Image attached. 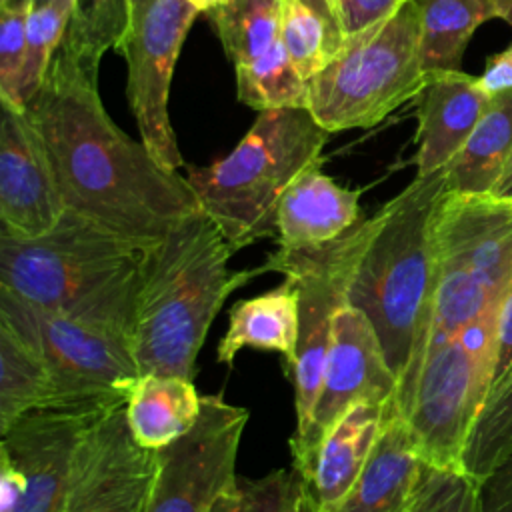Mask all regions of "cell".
Listing matches in <instances>:
<instances>
[{"mask_svg":"<svg viewBox=\"0 0 512 512\" xmlns=\"http://www.w3.org/2000/svg\"><path fill=\"white\" fill-rule=\"evenodd\" d=\"M426 82L420 62V14L406 0L384 22L348 38L308 80V110L332 132L372 128Z\"/></svg>","mask_w":512,"mask_h":512,"instance_id":"obj_7","label":"cell"},{"mask_svg":"<svg viewBox=\"0 0 512 512\" xmlns=\"http://www.w3.org/2000/svg\"><path fill=\"white\" fill-rule=\"evenodd\" d=\"M426 464L406 418L392 404L362 472L328 512H408Z\"/></svg>","mask_w":512,"mask_h":512,"instance_id":"obj_18","label":"cell"},{"mask_svg":"<svg viewBox=\"0 0 512 512\" xmlns=\"http://www.w3.org/2000/svg\"><path fill=\"white\" fill-rule=\"evenodd\" d=\"M210 512H318L306 478L294 468H278L260 478H238L232 492Z\"/></svg>","mask_w":512,"mask_h":512,"instance_id":"obj_30","label":"cell"},{"mask_svg":"<svg viewBox=\"0 0 512 512\" xmlns=\"http://www.w3.org/2000/svg\"><path fill=\"white\" fill-rule=\"evenodd\" d=\"M420 14L422 72H460L464 50L484 22L496 18L494 0H414Z\"/></svg>","mask_w":512,"mask_h":512,"instance_id":"obj_24","label":"cell"},{"mask_svg":"<svg viewBox=\"0 0 512 512\" xmlns=\"http://www.w3.org/2000/svg\"><path fill=\"white\" fill-rule=\"evenodd\" d=\"M484 512H512V454L478 482Z\"/></svg>","mask_w":512,"mask_h":512,"instance_id":"obj_35","label":"cell"},{"mask_svg":"<svg viewBox=\"0 0 512 512\" xmlns=\"http://www.w3.org/2000/svg\"><path fill=\"white\" fill-rule=\"evenodd\" d=\"M156 452L140 446L124 408L84 430L74 450L64 512H148Z\"/></svg>","mask_w":512,"mask_h":512,"instance_id":"obj_15","label":"cell"},{"mask_svg":"<svg viewBox=\"0 0 512 512\" xmlns=\"http://www.w3.org/2000/svg\"><path fill=\"white\" fill-rule=\"evenodd\" d=\"M480 84L490 96L512 88V44L504 52L488 58Z\"/></svg>","mask_w":512,"mask_h":512,"instance_id":"obj_37","label":"cell"},{"mask_svg":"<svg viewBox=\"0 0 512 512\" xmlns=\"http://www.w3.org/2000/svg\"><path fill=\"white\" fill-rule=\"evenodd\" d=\"M32 6V0H0V100L14 106H20L18 80L26 52V28Z\"/></svg>","mask_w":512,"mask_h":512,"instance_id":"obj_33","label":"cell"},{"mask_svg":"<svg viewBox=\"0 0 512 512\" xmlns=\"http://www.w3.org/2000/svg\"><path fill=\"white\" fill-rule=\"evenodd\" d=\"M0 320L22 334L50 374L46 410L102 416L124 408L140 370L130 342L0 290Z\"/></svg>","mask_w":512,"mask_h":512,"instance_id":"obj_8","label":"cell"},{"mask_svg":"<svg viewBox=\"0 0 512 512\" xmlns=\"http://www.w3.org/2000/svg\"><path fill=\"white\" fill-rule=\"evenodd\" d=\"M374 218L364 216L340 238L296 250L278 248L264 262L266 272H280L298 290L296 356L284 366L294 388L298 440L310 426L322 386V374L332 340L334 318L348 302V286L358 258L372 234Z\"/></svg>","mask_w":512,"mask_h":512,"instance_id":"obj_10","label":"cell"},{"mask_svg":"<svg viewBox=\"0 0 512 512\" xmlns=\"http://www.w3.org/2000/svg\"><path fill=\"white\" fill-rule=\"evenodd\" d=\"M74 0H56L44 6H32L26 28V52L18 80V102L24 104L40 88L58 44L64 38Z\"/></svg>","mask_w":512,"mask_h":512,"instance_id":"obj_31","label":"cell"},{"mask_svg":"<svg viewBox=\"0 0 512 512\" xmlns=\"http://www.w3.org/2000/svg\"><path fill=\"white\" fill-rule=\"evenodd\" d=\"M346 40L390 18L406 0H336Z\"/></svg>","mask_w":512,"mask_h":512,"instance_id":"obj_34","label":"cell"},{"mask_svg":"<svg viewBox=\"0 0 512 512\" xmlns=\"http://www.w3.org/2000/svg\"><path fill=\"white\" fill-rule=\"evenodd\" d=\"M126 26V0H74L48 72L24 110L66 210L146 250L200 212L186 176L164 168L106 112L98 70Z\"/></svg>","mask_w":512,"mask_h":512,"instance_id":"obj_1","label":"cell"},{"mask_svg":"<svg viewBox=\"0 0 512 512\" xmlns=\"http://www.w3.org/2000/svg\"><path fill=\"white\" fill-rule=\"evenodd\" d=\"M494 10H496V18L512 26V0H494Z\"/></svg>","mask_w":512,"mask_h":512,"instance_id":"obj_39","label":"cell"},{"mask_svg":"<svg viewBox=\"0 0 512 512\" xmlns=\"http://www.w3.org/2000/svg\"><path fill=\"white\" fill-rule=\"evenodd\" d=\"M280 42L310 80L346 42L338 6L332 0H282Z\"/></svg>","mask_w":512,"mask_h":512,"instance_id":"obj_25","label":"cell"},{"mask_svg":"<svg viewBox=\"0 0 512 512\" xmlns=\"http://www.w3.org/2000/svg\"><path fill=\"white\" fill-rule=\"evenodd\" d=\"M32 2H34V6H44V4H52L56 0H32Z\"/></svg>","mask_w":512,"mask_h":512,"instance_id":"obj_41","label":"cell"},{"mask_svg":"<svg viewBox=\"0 0 512 512\" xmlns=\"http://www.w3.org/2000/svg\"><path fill=\"white\" fill-rule=\"evenodd\" d=\"M202 396L194 380L170 374H140L130 390L124 412L134 440L160 450L184 436L198 420Z\"/></svg>","mask_w":512,"mask_h":512,"instance_id":"obj_22","label":"cell"},{"mask_svg":"<svg viewBox=\"0 0 512 512\" xmlns=\"http://www.w3.org/2000/svg\"><path fill=\"white\" fill-rule=\"evenodd\" d=\"M512 376V286L506 294V300L498 318V340H496V362L490 382V390H496Z\"/></svg>","mask_w":512,"mask_h":512,"instance_id":"obj_36","label":"cell"},{"mask_svg":"<svg viewBox=\"0 0 512 512\" xmlns=\"http://www.w3.org/2000/svg\"><path fill=\"white\" fill-rule=\"evenodd\" d=\"M408 512H484L478 482L460 470L426 464Z\"/></svg>","mask_w":512,"mask_h":512,"instance_id":"obj_32","label":"cell"},{"mask_svg":"<svg viewBox=\"0 0 512 512\" xmlns=\"http://www.w3.org/2000/svg\"><path fill=\"white\" fill-rule=\"evenodd\" d=\"M328 136L308 108L264 110L230 154L186 168L202 212L234 252L276 238L282 194L302 170L322 162Z\"/></svg>","mask_w":512,"mask_h":512,"instance_id":"obj_5","label":"cell"},{"mask_svg":"<svg viewBox=\"0 0 512 512\" xmlns=\"http://www.w3.org/2000/svg\"><path fill=\"white\" fill-rule=\"evenodd\" d=\"M512 454V376L492 390L466 438L460 472L480 482Z\"/></svg>","mask_w":512,"mask_h":512,"instance_id":"obj_29","label":"cell"},{"mask_svg":"<svg viewBox=\"0 0 512 512\" xmlns=\"http://www.w3.org/2000/svg\"><path fill=\"white\" fill-rule=\"evenodd\" d=\"M490 94L482 88L480 76L460 72L428 74L416 94V174L426 176L444 170L462 150L478 120L482 118Z\"/></svg>","mask_w":512,"mask_h":512,"instance_id":"obj_17","label":"cell"},{"mask_svg":"<svg viewBox=\"0 0 512 512\" xmlns=\"http://www.w3.org/2000/svg\"><path fill=\"white\" fill-rule=\"evenodd\" d=\"M362 190L332 180L322 162L302 170L280 198L276 212V242L282 250H296L332 242L354 228L364 216Z\"/></svg>","mask_w":512,"mask_h":512,"instance_id":"obj_19","label":"cell"},{"mask_svg":"<svg viewBox=\"0 0 512 512\" xmlns=\"http://www.w3.org/2000/svg\"><path fill=\"white\" fill-rule=\"evenodd\" d=\"M446 190V170L416 174L382 204L348 286V304L360 308L378 334L398 380L396 396L410 382L428 334L438 282L434 220Z\"/></svg>","mask_w":512,"mask_h":512,"instance_id":"obj_3","label":"cell"},{"mask_svg":"<svg viewBox=\"0 0 512 512\" xmlns=\"http://www.w3.org/2000/svg\"><path fill=\"white\" fill-rule=\"evenodd\" d=\"M398 380L390 370L368 316L344 304L332 328L320 394L308 430L290 440L292 466L306 478L312 458L330 428L358 402H396Z\"/></svg>","mask_w":512,"mask_h":512,"instance_id":"obj_14","label":"cell"},{"mask_svg":"<svg viewBox=\"0 0 512 512\" xmlns=\"http://www.w3.org/2000/svg\"><path fill=\"white\" fill-rule=\"evenodd\" d=\"M498 318L500 312L488 314L424 352L404 418L430 466L460 470L466 438L490 390Z\"/></svg>","mask_w":512,"mask_h":512,"instance_id":"obj_9","label":"cell"},{"mask_svg":"<svg viewBox=\"0 0 512 512\" xmlns=\"http://www.w3.org/2000/svg\"><path fill=\"white\" fill-rule=\"evenodd\" d=\"M492 196H498V198H508L512 200V156L508 160V164L504 166L502 174L498 176L494 188L490 190Z\"/></svg>","mask_w":512,"mask_h":512,"instance_id":"obj_38","label":"cell"},{"mask_svg":"<svg viewBox=\"0 0 512 512\" xmlns=\"http://www.w3.org/2000/svg\"><path fill=\"white\" fill-rule=\"evenodd\" d=\"M234 250L202 210L142 252L132 352L140 374L194 380L196 358L226 298L260 268L232 270Z\"/></svg>","mask_w":512,"mask_h":512,"instance_id":"obj_2","label":"cell"},{"mask_svg":"<svg viewBox=\"0 0 512 512\" xmlns=\"http://www.w3.org/2000/svg\"><path fill=\"white\" fill-rule=\"evenodd\" d=\"M50 374L38 350L0 320V432L32 410H46Z\"/></svg>","mask_w":512,"mask_h":512,"instance_id":"obj_26","label":"cell"},{"mask_svg":"<svg viewBox=\"0 0 512 512\" xmlns=\"http://www.w3.org/2000/svg\"><path fill=\"white\" fill-rule=\"evenodd\" d=\"M206 16L234 66L256 60L280 42L282 0H224Z\"/></svg>","mask_w":512,"mask_h":512,"instance_id":"obj_27","label":"cell"},{"mask_svg":"<svg viewBox=\"0 0 512 512\" xmlns=\"http://www.w3.org/2000/svg\"><path fill=\"white\" fill-rule=\"evenodd\" d=\"M392 402L362 400L354 404L320 442L306 482L318 512L332 510L362 472Z\"/></svg>","mask_w":512,"mask_h":512,"instance_id":"obj_20","label":"cell"},{"mask_svg":"<svg viewBox=\"0 0 512 512\" xmlns=\"http://www.w3.org/2000/svg\"><path fill=\"white\" fill-rule=\"evenodd\" d=\"M298 344V290L284 278L282 284L254 298L238 300L228 312V328L218 342L216 358L232 364L244 348L278 352L284 366L296 356Z\"/></svg>","mask_w":512,"mask_h":512,"instance_id":"obj_21","label":"cell"},{"mask_svg":"<svg viewBox=\"0 0 512 512\" xmlns=\"http://www.w3.org/2000/svg\"><path fill=\"white\" fill-rule=\"evenodd\" d=\"M200 10L188 0H126V26L114 50L128 68L126 96L140 140L168 170L184 166L168 114L172 72Z\"/></svg>","mask_w":512,"mask_h":512,"instance_id":"obj_11","label":"cell"},{"mask_svg":"<svg viewBox=\"0 0 512 512\" xmlns=\"http://www.w3.org/2000/svg\"><path fill=\"white\" fill-rule=\"evenodd\" d=\"M250 412L222 394H204L196 424L156 450L148 512H210L238 484L236 458Z\"/></svg>","mask_w":512,"mask_h":512,"instance_id":"obj_12","label":"cell"},{"mask_svg":"<svg viewBox=\"0 0 512 512\" xmlns=\"http://www.w3.org/2000/svg\"><path fill=\"white\" fill-rule=\"evenodd\" d=\"M236 96L242 104L264 112L282 108H308V80L276 42L252 62L234 66Z\"/></svg>","mask_w":512,"mask_h":512,"instance_id":"obj_28","label":"cell"},{"mask_svg":"<svg viewBox=\"0 0 512 512\" xmlns=\"http://www.w3.org/2000/svg\"><path fill=\"white\" fill-rule=\"evenodd\" d=\"M512 156V88L490 98L474 132L446 170L448 192L490 194Z\"/></svg>","mask_w":512,"mask_h":512,"instance_id":"obj_23","label":"cell"},{"mask_svg":"<svg viewBox=\"0 0 512 512\" xmlns=\"http://www.w3.org/2000/svg\"><path fill=\"white\" fill-rule=\"evenodd\" d=\"M332 2H334V4H336V6H338V2H336V0H332Z\"/></svg>","mask_w":512,"mask_h":512,"instance_id":"obj_42","label":"cell"},{"mask_svg":"<svg viewBox=\"0 0 512 512\" xmlns=\"http://www.w3.org/2000/svg\"><path fill=\"white\" fill-rule=\"evenodd\" d=\"M190 4H194L200 12H208L210 8H214V6H218V4H222L224 0H188Z\"/></svg>","mask_w":512,"mask_h":512,"instance_id":"obj_40","label":"cell"},{"mask_svg":"<svg viewBox=\"0 0 512 512\" xmlns=\"http://www.w3.org/2000/svg\"><path fill=\"white\" fill-rule=\"evenodd\" d=\"M142 252L66 210L42 236L0 232V290L132 346Z\"/></svg>","mask_w":512,"mask_h":512,"instance_id":"obj_4","label":"cell"},{"mask_svg":"<svg viewBox=\"0 0 512 512\" xmlns=\"http://www.w3.org/2000/svg\"><path fill=\"white\" fill-rule=\"evenodd\" d=\"M96 418L32 410L0 432V512H64L74 450Z\"/></svg>","mask_w":512,"mask_h":512,"instance_id":"obj_13","label":"cell"},{"mask_svg":"<svg viewBox=\"0 0 512 512\" xmlns=\"http://www.w3.org/2000/svg\"><path fill=\"white\" fill-rule=\"evenodd\" d=\"M434 236L438 282L418 366L396 396L402 416L424 352L468 324L502 310L512 286V200L446 190L436 210Z\"/></svg>","mask_w":512,"mask_h":512,"instance_id":"obj_6","label":"cell"},{"mask_svg":"<svg viewBox=\"0 0 512 512\" xmlns=\"http://www.w3.org/2000/svg\"><path fill=\"white\" fill-rule=\"evenodd\" d=\"M66 206L42 138L24 108L0 100V232L36 238Z\"/></svg>","mask_w":512,"mask_h":512,"instance_id":"obj_16","label":"cell"}]
</instances>
